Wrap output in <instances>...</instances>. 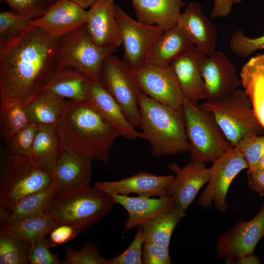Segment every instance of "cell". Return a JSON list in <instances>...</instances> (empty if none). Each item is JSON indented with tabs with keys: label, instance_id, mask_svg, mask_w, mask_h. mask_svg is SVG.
<instances>
[{
	"label": "cell",
	"instance_id": "30bf717a",
	"mask_svg": "<svg viewBox=\"0 0 264 264\" xmlns=\"http://www.w3.org/2000/svg\"><path fill=\"white\" fill-rule=\"evenodd\" d=\"M115 17L123 47L122 61L135 71L147 63L152 48L164 31L134 20L117 4Z\"/></svg>",
	"mask_w": 264,
	"mask_h": 264
},
{
	"label": "cell",
	"instance_id": "ffe728a7",
	"mask_svg": "<svg viewBox=\"0 0 264 264\" xmlns=\"http://www.w3.org/2000/svg\"><path fill=\"white\" fill-rule=\"evenodd\" d=\"M87 11L69 0H58L43 16L31 24L51 35L61 37L86 23Z\"/></svg>",
	"mask_w": 264,
	"mask_h": 264
},
{
	"label": "cell",
	"instance_id": "ee69618b",
	"mask_svg": "<svg viewBox=\"0 0 264 264\" xmlns=\"http://www.w3.org/2000/svg\"><path fill=\"white\" fill-rule=\"evenodd\" d=\"M81 231L77 228L71 225H57L48 234L50 246L51 247L64 244L72 240Z\"/></svg>",
	"mask_w": 264,
	"mask_h": 264
},
{
	"label": "cell",
	"instance_id": "4fadbf2b",
	"mask_svg": "<svg viewBox=\"0 0 264 264\" xmlns=\"http://www.w3.org/2000/svg\"><path fill=\"white\" fill-rule=\"evenodd\" d=\"M264 236V203L252 219L241 220L220 235L216 244V253L219 257L225 259L253 254Z\"/></svg>",
	"mask_w": 264,
	"mask_h": 264
},
{
	"label": "cell",
	"instance_id": "8992f818",
	"mask_svg": "<svg viewBox=\"0 0 264 264\" xmlns=\"http://www.w3.org/2000/svg\"><path fill=\"white\" fill-rule=\"evenodd\" d=\"M190 159L213 163L233 147L212 113L184 98L181 107Z\"/></svg>",
	"mask_w": 264,
	"mask_h": 264
},
{
	"label": "cell",
	"instance_id": "e0dca14e",
	"mask_svg": "<svg viewBox=\"0 0 264 264\" xmlns=\"http://www.w3.org/2000/svg\"><path fill=\"white\" fill-rule=\"evenodd\" d=\"M174 178L173 175L158 176L142 171L118 180L96 182L94 186L109 195L136 194L139 197H161L169 195Z\"/></svg>",
	"mask_w": 264,
	"mask_h": 264
},
{
	"label": "cell",
	"instance_id": "d4e9b609",
	"mask_svg": "<svg viewBox=\"0 0 264 264\" xmlns=\"http://www.w3.org/2000/svg\"><path fill=\"white\" fill-rule=\"evenodd\" d=\"M63 151L57 125H39L29 158L53 174Z\"/></svg>",
	"mask_w": 264,
	"mask_h": 264
},
{
	"label": "cell",
	"instance_id": "9c48e42d",
	"mask_svg": "<svg viewBox=\"0 0 264 264\" xmlns=\"http://www.w3.org/2000/svg\"><path fill=\"white\" fill-rule=\"evenodd\" d=\"M100 81L118 103L130 122L135 127H139V99L142 92L134 70L111 53L104 61Z\"/></svg>",
	"mask_w": 264,
	"mask_h": 264
},
{
	"label": "cell",
	"instance_id": "b9f144b4",
	"mask_svg": "<svg viewBox=\"0 0 264 264\" xmlns=\"http://www.w3.org/2000/svg\"><path fill=\"white\" fill-rule=\"evenodd\" d=\"M47 238L44 237L30 244L28 263L31 264H62L63 261L50 250Z\"/></svg>",
	"mask_w": 264,
	"mask_h": 264
},
{
	"label": "cell",
	"instance_id": "cb8c5ba5",
	"mask_svg": "<svg viewBox=\"0 0 264 264\" xmlns=\"http://www.w3.org/2000/svg\"><path fill=\"white\" fill-rule=\"evenodd\" d=\"M132 4L138 21L165 31L177 24L185 3L183 0H133Z\"/></svg>",
	"mask_w": 264,
	"mask_h": 264
},
{
	"label": "cell",
	"instance_id": "f1b7e54d",
	"mask_svg": "<svg viewBox=\"0 0 264 264\" xmlns=\"http://www.w3.org/2000/svg\"><path fill=\"white\" fill-rule=\"evenodd\" d=\"M57 192V187L53 182L43 190L23 197L9 212H0V226L22 218L45 213Z\"/></svg>",
	"mask_w": 264,
	"mask_h": 264
},
{
	"label": "cell",
	"instance_id": "4316f807",
	"mask_svg": "<svg viewBox=\"0 0 264 264\" xmlns=\"http://www.w3.org/2000/svg\"><path fill=\"white\" fill-rule=\"evenodd\" d=\"M194 46L181 28L176 25L165 31L152 48L147 63L157 66L170 65L178 55Z\"/></svg>",
	"mask_w": 264,
	"mask_h": 264
},
{
	"label": "cell",
	"instance_id": "ab89813d",
	"mask_svg": "<svg viewBox=\"0 0 264 264\" xmlns=\"http://www.w3.org/2000/svg\"><path fill=\"white\" fill-rule=\"evenodd\" d=\"M235 147L244 157L248 169L253 170L264 154V135L245 136Z\"/></svg>",
	"mask_w": 264,
	"mask_h": 264
},
{
	"label": "cell",
	"instance_id": "52a82bcc",
	"mask_svg": "<svg viewBox=\"0 0 264 264\" xmlns=\"http://www.w3.org/2000/svg\"><path fill=\"white\" fill-rule=\"evenodd\" d=\"M212 113L225 137L235 147L243 137L261 135L264 129L253 110L251 102L243 90L236 89L221 98L200 104Z\"/></svg>",
	"mask_w": 264,
	"mask_h": 264
},
{
	"label": "cell",
	"instance_id": "83f0119b",
	"mask_svg": "<svg viewBox=\"0 0 264 264\" xmlns=\"http://www.w3.org/2000/svg\"><path fill=\"white\" fill-rule=\"evenodd\" d=\"M88 78L79 70L67 67L55 73L43 90L49 91L67 100L87 101Z\"/></svg>",
	"mask_w": 264,
	"mask_h": 264
},
{
	"label": "cell",
	"instance_id": "836d02e7",
	"mask_svg": "<svg viewBox=\"0 0 264 264\" xmlns=\"http://www.w3.org/2000/svg\"><path fill=\"white\" fill-rule=\"evenodd\" d=\"M30 244L3 229H0V264H26Z\"/></svg>",
	"mask_w": 264,
	"mask_h": 264
},
{
	"label": "cell",
	"instance_id": "f907efd6",
	"mask_svg": "<svg viewBox=\"0 0 264 264\" xmlns=\"http://www.w3.org/2000/svg\"><path fill=\"white\" fill-rule=\"evenodd\" d=\"M131 0L133 1V0Z\"/></svg>",
	"mask_w": 264,
	"mask_h": 264
},
{
	"label": "cell",
	"instance_id": "60d3db41",
	"mask_svg": "<svg viewBox=\"0 0 264 264\" xmlns=\"http://www.w3.org/2000/svg\"><path fill=\"white\" fill-rule=\"evenodd\" d=\"M143 243L142 226H139L133 240L127 249L117 256L108 259V264H143Z\"/></svg>",
	"mask_w": 264,
	"mask_h": 264
},
{
	"label": "cell",
	"instance_id": "2e32d148",
	"mask_svg": "<svg viewBox=\"0 0 264 264\" xmlns=\"http://www.w3.org/2000/svg\"><path fill=\"white\" fill-rule=\"evenodd\" d=\"M201 73L207 101L227 95L241 84L235 66L224 53L219 50L207 56L202 63Z\"/></svg>",
	"mask_w": 264,
	"mask_h": 264
},
{
	"label": "cell",
	"instance_id": "bcb514c9",
	"mask_svg": "<svg viewBox=\"0 0 264 264\" xmlns=\"http://www.w3.org/2000/svg\"><path fill=\"white\" fill-rule=\"evenodd\" d=\"M242 0H214V5L210 14L212 19L226 18L231 13L234 4Z\"/></svg>",
	"mask_w": 264,
	"mask_h": 264
},
{
	"label": "cell",
	"instance_id": "44dd1931",
	"mask_svg": "<svg viewBox=\"0 0 264 264\" xmlns=\"http://www.w3.org/2000/svg\"><path fill=\"white\" fill-rule=\"evenodd\" d=\"M110 195L115 203L121 205L128 213V219L123 225V233L134 227L143 226L176 204L170 195L158 198Z\"/></svg>",
	"mask_w": 264,
	"mask_h": 264
},
{
	"label": "cell",
	"instance_id": "603a6c76",
	"mask_svg": "<svg viewBox=\"0 0 264 264\" xmlns=\"http://www.w3.org/2000/svg\"><path fill=\"white\" fill-rule=\"evenodd\" d=\"M92 162L64 151L53 174L58 191L72 190L89 185Z\"/></svg>",
	"mask_w": 264,
	"mask_h": 264
},
{
	"label": "cell",
	"instance_id": "f6af8a7d",
	"mask_svg": "<svg viewBox=\"0 0 264 264\" xmlns=\"http://www.w3.org/2000/svg\"><path fill=\"white\" fill-rule=\"evenodd\" d=\"M250 189L264 197V170H249L246 172Z\"/></svg>",
	"mask_w": 264,
	"mask_h": 264
},
{
	"label": "cell",
	"instance_id": "3957f363",
	"mask_svg": "<svg viewBox=\"0 0 264 264\" xmlns=\"http://www.w3.org/2000/svg\"><path fill=\"white\" fill-rule=\"evenodd\" d=\"M139 110V127L153 155L160 157L190 152L181 109L162 104L142 92Z\"/></svg>",
	"mask_w": 264,
	"mask_h": 264
},
{
	"label": "cell",
	"instance_id": "c3c4849f",
	"mask_svg": "<svg viewBox=\"0 0 264 264\" xmlns=\"http://www.w3.org/2000/svg\"><path fill=\"white\" fill-rule=\"evenodd\" d=\"M85 9L92 6L98 0H69Z\"/></svg>",
	"mask_w": 264,
	"mask_h": 264
},
{
	"label": "cell",
	"instance_id": "8fae6325",
	"mask_svg": "<svg viewBox=\"0 0 264 264\" xmlns=\"http://www.w3.org/2000/svg\"><path fill=\"white\" fill-rule=\"evenodd\" d=\"M212 163L208 185L201 193L197 203L207 208L213 203L219 212L224 213L228 208L226 198L229 187L241 171L248 169V165L235 147Z\"/></svg>",
	"mask_w": 264,
	"mask_h": 264
},
{
	"label": "cell",
	"instance_id": "d6986e66",
	"mask_svg": "<svg viewBox=\"0 0 264 264\" xmlns=\"http://www.w3.org/2000/svg\"><path fill=\"white\" fill-rule=\"evenodd\" d=\"M114 0H98L87 11L86 26L98 46L116 51L122 45Z\"/></svg>",
	"mask_w": 264,
	"mask_h": 264
},
{
	"label": "cell",
	"instance_id": "7a4b0ae2",
	"mask_svg": "<svg viewBox=\"0 0 264 264\" xmlns=\"http://www.w3.org/2000/svg\"><path fill=\"white\" fill-rule=\"evenodd\" d=\"M64 151L107 163L118 132L88 101L67 100L56 124Z\"/></svg>",
	"mask_w": 264,
	"mask_h": 264
},
{
	"label": "cell",
	"instance_id": "ba28073f",
	"mask_svg": "<svg viewBox=\"0 0 264 264\" xmlns=\"http://www.w3.org/2000/svg\"><path fill=\"white\" fill-rule=\"evenodd\" d=\"M115 51L96 45L85 24L60 37L55 73L67 67H72L91 79L100 80L104 60Z\"/></svg>",
	"mask_w": 264,
	"mask_h": 264
},
{
	"label": "cell",
	"instance_id": "4dcf8cb0",
	"mask_svg": "<svg viewBox=\"0 0 264 264\" xmlns=\"http://www.w3.org/2000/svg\"><path fill=\"white\" fill-rule=\"evenodd\" d=\"M177 204L142 226L144 242L169 248L173 231L186 216Z\"/></svg>",
	"mask_w": 264,
	"mask_h": 264
},
{
	"label": "cell",
	"instance_id": "9a60e30c",
	"mask_svg": "<svg viewBox=\"0 0 264 264\" xmlns=\"http://www.w3.org/2000/svg\"><path fill=\"white\" fill-rule=\"evenodd\" d=\"M168 168L176 174L169 190V195L186 212L201 188L208 183L210 168H207L203 161L191 160L183 167L174 163Z\"/></svg>",
	"mask_w": 264,
	"mask_h": 264
},
{
	"label": "cell",
	"instance_id": "7bdbcfd3",
	"mask_svg": "<svg viewBox=\"0 0 264 264\" xmlns=\"http://www.w3.org/2000/svg\"><path fill=\"white\" fill-rule=\"evenodd\" d=\"M143 264H170L169 248L150 242H144Z\"/></svg>",
	"mask_w": 264,
	"mask_h": 264
},
{
	"label": "cell",
	"instance_id": "7402d4cb",
	"mask_svg": "<svg viewBox=\"0 0 264 264\" xmlns=\"http://www.w3.org/2000/svg\"><path fill=\"white\" fill-rule=\"evenodd\" d=\"M177 24L194 45L207 55H211L216 50L217 43L216 27L203 14L199 3H189L183 13L180 14Z\"/></svg>",
	"mask_w": 264,
	"mask_h": 264
},
{
	"label": "cell",
	"instance_id": "8d00e7d4",
	"mask_svg": "<svg viewBox=\"0 0 264 264\" xmlns=\"http://www.w3.org/2000/svg\"><path fill=\"white\" fill-rule=\"evenodd\" d=\"M64 250L63 264H108V259L103 257L97 245L89 241L79 250L70 246H66Z\"/></svg>",
	"mask_w": 264,
	"mask_h": 264
},
{
	"label": "cell",
	"instance_id": "1f68e13d",
	"mask_svg": "<svg viewBox=\"0 0 264 264\" xmlns=\"http://www.w3.org/2000/svg\"><path fill=\"white\" fill-rule=\"evenodd\" d=\"M56 226L53 220L44 213L0 226V229L7 231L30 244L45 237Z\"/></svg>",
	"mask_w": 264,
	"mask_h": 264
},
{
	"label": "cell",
	"instance_id": "d590c367",
	"mask_svg": "<svg viewBox=\"0 0 264 264\" xmlns=\"http://www.w3.org/2000/svg\"><path fill=\"white\" fill-rule=\"evenodd\" d=\"M39 125L29 123L6 143L5 152L14 155L29 157Z\"/></svg>",
	"mask_w": 264,
	"mask_h": 264
},
{
	"label": "cell",
	"instance_id": "74e56055",
	"mask_svg": "<svg viewBox=\"0 0 264 264\" xmlns=\"http://www.w3.org/2000/svg\"><path fill=\"white\" fill-rule=\"evenodd\" d=\"M58 0H0L12 12L35 19L44 15Z\"/></svg>",
	"mask_w": 264,
	"mask_h": 264
},
{
	"label": "cell",
	"instance_id": "ac0fdd59",
	"mask_svg": "<svg viewBox=\"0 0 264 264\" xmlns=\"http://www.w3.org/2000/svg\"><path fill=\"white\" fill-rule=\"evenodd\" d=\"M207 56L194 45L176 57L170 65L176 77L184 98L193 103L206 99L201 66Z\"/></svg>",
	"mask_w": 264,
	"mask_h": 264
},
{
	"label": "cell",
	"instance_id": "f546056e",
	"mask_svg": "<svg viewBox=\"0 0 264 264\" xmlns=\"http://www.w3.org/2000/svg\"><path fill=\"white\" fill-rule=\"evenodd\" d=\"M67 101L49 91H42L25 106L29 122L56 125L63 113Z\"/></svg>",
	"mask_w": 264,
	"mask_h": 264
},
{
	"label": "cell",
	"instance_id": "277c9868",
	"mask_svg": "<svg viewBox=\"0 0 264 264\" xmlns=\"http://www.w3.org/2000/svg\"><path fill=\"white\" fill-rule=\"evenodd\" d=\"M114 204L110 195L88 185L58 191L45 213L57 225H69L82 231L101 221Z\"/></svg>",
	"mask_w": 264,
	"mask_h": 264
},
{
	"label": "cell",
	"instance_id": "681fc988",
	"mask_svg": "<svg viewBox=\"0 0 264 264\" xmlns=\"http://www.w3.org/2000/svg\"><path fill=\"white\" fill-rule=\"evenodd\" d=\"M253 170H264V154L258 162Z\"/></svg>",
	"mask_w": 264,
	"mask_h": 264
},
{
	"label": "cell",
	"instance_id": "484cf974",
	"mask_svg": "<svg viewBox=\"0 0 264 264\" xmlns=\"http://www.w3.org/2000/svg\"><path fill=\"white\" fill-rule=\"evenodd\" d=\"M240 82L264 129V54L251 58L240 72Z\"/></svg>",
	"mask_w": 264,
	"mask_h": 264
},
{
	"label": "cell",
	"instance_id": "7dc6e473",
	"mask_svg": "<svg viewBox=\"0 0 264 264\" xmlns=\"http://www.w3.org/2000/svg\"><path fill=\"white\" fill-rule=\"evenodd\" d=\"M226 264H261L259 256L254 253L240 256L235 258H227Z\"/></svg>",
	"mask_w": 264,
	"mask_h": 264
},
{
	"label": "cell",
	"instance_id": "5b68a950",
	"mask_svg": "<svg viewBox=\"0 0 264 264\" xmlns=\"http://www.w3.org/2000/svg\"><path fill=\"white\" fill-rule=\"evenodd\" d=\"M54 182L53 174L29 157L3 150L0 162V212L6 213L21 199L40 191Z\"/></svg>",
	"mask_w": 264,
	"mask_h": 264
},
{
	"label": "cell",
	"instance_id": "f35d334b",
	"mask_svg": "<svg viewBox=\"0 0 264 264\" xmlns=\"http://www.w3.org/2000/svg\"><path fill=\"white\" fill-rule=\"evenodd\" d=\"M230 50L241 58H246L258 50H264V34L257 38L246 36L241 29L232 34L229 40Z\"/></svg>",
	"mask_w": 264,
	"mask_h": 264
},
{
	"label": "cell",
	"instance_id": "e575fe53",
	"mask_svg": "<svg viewBox=\"0 0 264 264\" xmlns=\"http://www.w3.org/2000/svg\"><path fill=\"white\" fill-rule=\"evenodd\" d=\"M32 19L12 11L0 12V50L21 35L31 25Z\"/></svg>",
	"mask_w": 264,
	"mask_h": 264
},
{
	"label": "cell",
	"instance_id": "6da1fadb",
	"mask_svg": "<svg viewBox=\"0 0 264 264\" xmlns=\"http://www.w3.org/2000/svg\"><path fill=\"white\" fill-rule=\"evenodd\" d=\"M60 37L31 25L0 50V102L13 101L26 106L55 73Z\"/></svg>",
	"mask_w": 264,
	"mask_h": 264
},
{
	"label": "cell",
	"instance_id": "d6a6232c",
	"mask_svg": "<svg viewBox=\"0 0 264 264\" xmlns=\"http://www.w3.org/2000/svg\"><path fill=\"white\" fill-rule=\"evenodd\" d=\"M29 123L24 105L16 101L0 102V131L5 143Z\"/></svg>",
	"mask_w": 264,
	"mask_h": 264
},
{
	"label": "cell",
	"instance_id": "5bb4252c",
	"mask_svg": "<svg viewBox=\"0 0 264 264\" xmlns=\"http://www.w3.org/2000/svg\"><path fill=\"white\" fill-rule=\"evenodd\" d=\"M87 101L119 134L129 140L143 138L141 132L130 122L122 109L100 80L88 78Z\"/></svg>",
	"mask_w": 264,
	"mask_h": 264
},
{
	"label": "cell",
	"instance_id": "7c38bea8",
	"mask_svg": "<svg viewBox=\"0 0 264 264\" xmlns=\"http://www.w3.org/2000/svg\"><path fill=\"white\" fill-rule=\"evenodd\" d=\"M142 92L162 104L181 109L184 97L170 65L146 63L134 71Z\"/></svg>",
	"mask_w": 264,
	"mask_h": 264
}]
</instances>
